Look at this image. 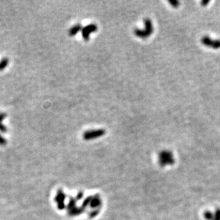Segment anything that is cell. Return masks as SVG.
Instances as JSON below:
<instances>
[{
	"label": "cell",
	"mask_w": 220,
	"mask_h": 220,
	"mask_svg": "<svg viewBox=\"0 0 220 220\" xmlns=\"http://www.w3.org/2000/svg\"><path fill=\"white\" fill-rule=\"evenodd\" d=\"M213 220H220V209L217 208L213 212Z\"/></svg>",
	"instance_id": "cell-10"
},
{
	"label": "cell",
	"mask_w": 220,
	"mask_h": 220,
	"mask_svg": "<svg viewBox=\"0 0 220 220\" xmlns=\"http://www.w3.org/2000/svg\"><path fill=\"white\" fill-rule=\"evenodd\" d=\"M97 29H98V27L97 25L95 24L87 25L86 27L83 28L81 30V33H82V37L84 38V39L85 41H89L90 33L96 32Z\"/></svg>",
	"instance_id": "cell-5"
},
{
	"label": "cell",
	"mask_w": 220,
	"mask_h": 220,
	"mask_svg": "<svg viewBox=\"0 0 220 220\" xmlns=\"http://www.w3.org/2000/svg\"><path fill=\"white\" fill-rule=\"evenodd\" d=\"M169 3L174 7V8H177L180 5V2L177 0H170Z\"/></svg>",
	"instance_id": "cell-11"
},
{
	"label": "cell",
	"mask_w": 220,
	"mask_h": 220,
	"mask_svg": "<svg viewBox=\"0 0 220 220\" xmlns=\"http://www.w3.org/2000/svg\"><path fill=\"white\" fill-rule=\"evenodd\" d=\"M7 117V114L4 113H0V132L2 133H7V129L6 128V126L3 125L2 123V121H3L4 119Z\"/></svg>",
	"instance_id": "cell-7"
},
{
	"label": "cell",
	"mask_w": 220,
	"mask_h": 220,
	"mask_svg": "<svg viewBox=\"0 0 220 220\" xmlns=\"http://www.w3.org/2000/svg\"><path fill=\"white\" fill-rule=\"evenodd\" d=\"M9 64V59L4 57L0 61V71H3V70L8 66Z\"/></svg>",
	"instance_id": "cell-8"
},
{
	"label": "cell",
	"mask_w": 220,
	"mask_h": 220,
	"mask_svg": "<svg viewBox=\"0 0 220 220\" xmlns=\"http://www.w3.org/2000/svg\"><path fill=\"white\" fill-rule=\"evenodd\" d=\"M144 24H145V29H135L133 32L134 34L139 38H146L149 37L151 36L152 32H153V25H152V21L146 18L144 20Z\"/></svg>",
	"instance_id": "cell-1"
},
{
	"label": "cell",
	"mask_w": 220,
	"mask_h": 220,
	"mask_svg": "<svg viewBox=\"0 0 220 220\" xmlns=\"http://www.w3.org/2000/svg\"><path fill=\"white\" fill-rule=\"evenodd\" d=\"M83 29L81 24H77L76 25H74V27H72L71 29L69 31V34L70 37H74V36H76L78 33H79L80 31H81Z\"/></svg>",
	"instance_id": "cell-6"
},
{
	"label": "cell",
	"mask_w": 220,
	"mask_h": 220,
	"mask_svg": "<svg viewBox=\"0 0 220 220\" xmlns=\"http://www.w3.org/2000/svg\"><path fill=\"white\" fill-rule=\"evenodd\" d=\"M208 3H209V0H207V1H204V0H203V1L201 2V4L202 5V6H204V7H205L206 5Z\"/></svg>",
	"instance_id": "cell-13"
},
{
	"label": "cell",
	"mask_w": 220,
	"mask_h": 220,
	"mask_svg": "<svg viewBox=\"0 0 220 220\" xmlns=\"http://www.w3.org/2000/svg\"><path fill=\"white\" fill-rule=\"evenodd\" d=\"M175 158L173 153L170 151L165 150L158 154V163L161 167H166L172 165L175 163Z\"/></svg>",
	"instance_id": "cell-2"
},
{
	"label": "cell",
	"mask_w": 220,
	"mask_h": 220,
	"mask_svg": "<svg viewBox=\"0 0 220 220\" xmlns=\"http://www.w3.org/2000/svg\"><path fill=\"white\" fill-rule=\"evenodd\" d=\"M204 217L206 220H213V212L209 210L204 212Z\"/></svg>",
	"instance_id": "cell-9"
},
{
	"label": "cell",
	"mask_w": 220,
	"mask_h": 220,
	"mask_svg": "<svg viewBox=\"0 0 220 220\" xmlns=\"http://www.w3.org/2000/svg\"><path fill=\"white\" fill-rule=\"evenodd\" d=\"M105 134V130L103 129H98V130H88L85 132L83 135V138L86 141H89V140H93L95 138H100Z\"/></svg>",
	"instance_id": "cell-3"
},
{
	"label": "cell",
	"mask_w": 220,
	"mask_h": 220,
	"mask_svg": "<svg viewBox=\"0 0 220 220\" xmlns=\"http://www.w3.org/2000/svg\"><path fill=\"white\" fill-rule=\"evenodd\" d=\"M201 42L204 46L214 49L220 48V39H213L208 36H204L201 38Z\"/></svg>",
	"instance_id": "cell-4"
},
{
	"label": "cell",
	"mask_w": 220,
	"mask_h": 220,
	"mask_svg": "<svg viewBox=\"0 0 220 220\" xmlns=\"http://www.w3.org/2000/svg\"><path fill=\"white\" fill-rule=\"evenodd\" d=\"M7 144V140L4 138L1 135H0V146H5Z\"/></svg>",
	"instance_id": "cell-12"
}]
</instances>
